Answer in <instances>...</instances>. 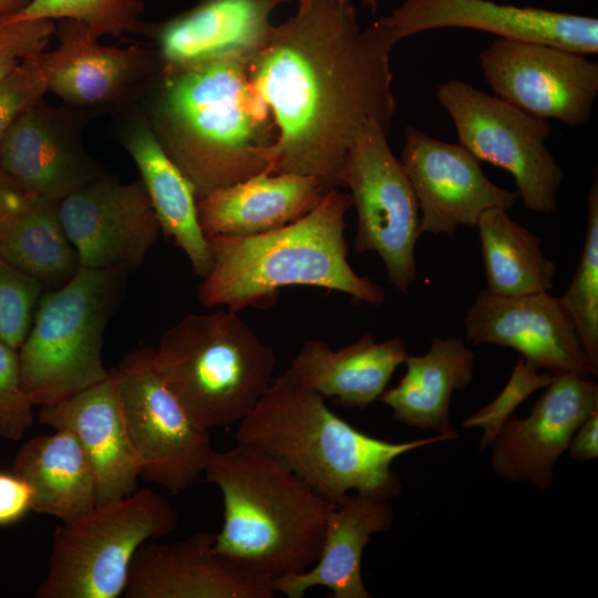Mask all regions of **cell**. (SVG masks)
<instances>
[{"label":"cell","mask_w":598,"mask_h":598,"mask_svg":"<svg viewBox=\"0 0 598 598\" xmlns=\"http://www.w3.org/2000/svg\"><path fill=\"white\" fill-rule=\"evenodd\" d=\"M494 95L544 120L589 122L598 95V64L555 45L496 38L480 53Z\"/></svg>","instance_id":"7c38bea8"},{"label":"cell","mask_w":598,"mask_h":598,"mask_svg":"<svg viewBox=\"0 0 598 598\" xmlns=\"http://www.w3.org/2000/svg\"><path fill=\"white\" fill-rule=\"evenodd\" d=\"M177 525V513L151 488L97 504L55 527L48 571L35 596L117 598L125 591L137 549L172 533Z\"/></svg>","instance_id":"ba28073f"},{"label":"cell","mask_w":598,"mask_h":598,"mask_svg":"<svg viewBox=\"0 0 598 598\" xmlns=\"http://www.w3.org/2000/svg\"><path fill=\"white\" fill-rule=\"evenodd\" d=\"M398 42L380 20L361 30L351 0H312L272 25L248 61L278 132L268 173L342 187L343 163L367 122L390 128L396 110L390 54Z\"/></svg>","instance_id":"6da1fadb"},{"label":"cell","mask_w":598,"mask_h":598,"mask_svg":"<svg viewBox=\"0 0 598 598\" xmlns=\"http://www.w3.org/2000/svg\"><path fill=\"white\" fill-rule=\"evenodd\" d=\"M33 406L22 388L18 351L0 339V435L22 437L33 425Z\"/></svg>","instance_id":"e575fe53"},{"label":"cell","mask_w":598,"mask_h":598,"mask_svg":"<svg viewBox=\"0 0 598 598\" xmlns=\"http://www.w3.org/2000/svg\"><path fill=\"white\" fill-rule=\"evenodd\" d=\"M379 20L398 41L434 29L466 28L586 55L598 52L596 18L491 0H404Z\"/></svg>","instance_id":"e0dca14e"},{"label":"cell","mask_w":598,"mask_h":598,"mask_svg":"<svg viewBox=\"0 0 598 598\" xmlns=\"http://www.w3.org/2000/svg\"><path fill=\"white\" fill-rule=\"evenodd\" d=\"M235 440L276 460L334 506L350 492L385 501L398 497L402 482L393 462L452 439L435 434L389 442L368 435L333 413L326 398L288 368L238 423Z\"/></svg>","instance_id":"3957f363"},{"label":"cell","mask_w":598,"mask_h":598,"mask_svg":"<svg viewBox=\"0 0 598 598\" xmlns=\"http://www.w3.org/2000/svg\"><path fill=\"white\" fill-rule=\"evenodd\" d=\"M400 383L385 389L378 401L392 410V417L408 426L457 437L450 420L455 391L472 382L475 354L460 337L433 338L427 352L406 355Z\"/></svg>","instance_id":"4316f807"},{"label":"cell","mask_w":598,"mask_h":598,"mask_svg":"<svg viewBox=\"0 0 598 598\" xmlns=\"http://www.w3.org/2000/svg\"><path fill=\"white\" fill-rule=\"evenodd\" d=\"M582 342L591 377L598 374V178L587 195V227L575 275L560 297Z\"/></svg>","instance_id":"4dcf8cb0"},{"label":"cell","mask_w":598,"mask_h":598,"mask_svg":"<svg viewBox=\"0 0 598 598\" xmlns=\"http://www.w3.org/2000/svg\"><path fill=\"white\" fill-rule=\"evenodd\" d=\"M43 53L27 59L0 82V148L17 118L48 92Z\"/></svg>","instance_id":"d590c367"},{"label":"cell","mask_w":598,"mask_h":598,"mask_svg":"<svg viewBox=\"0 0 598 598\" xmlns=\"http://www.w3.org/2000/svg\"><path fill=\"white\" fill-rule=\"evenodd\" d=\"M55 23L51 19H28L0 23V82L27 59L44 52Z\"/></svg>","instance_id":"8d00e7d4"},{"label":"cell","mask_w":598,"mask_h":598,"mask_svg":"<svg viewBox=\"0 0 598 598\" xmlns=\"http://www.w3.org/2000/svg\"><path fill=\"white\" fill-rule=\"evenodd\" d=\"M312 0H298V6H305L311 2ZM362 2L371 9L372 12H375L378 9V0H362Z\"/></svg>","instance_id":"b9f144b4"},{"label":"cell","mask_w":598,"mask_h":598,"mask_svg":"<svg viewBox=\"0 0 598 598\" xmlns=\"http://www.w3.org/2000/svg\"><path fill=\"white\" fill-rule=\"evenodd\" d=\"M290 0H200L156 28L159 66L250 59L267 42L272 11Z\"/></svg>","instance_id":"ffe728a7"},{"label":"cell","mask_w":598,"mask_h":598,"mask_svg":"<svg viewBox=\"0 0 598 598\" xmlns=\"http://www.w3.org/2000/svg\"><path fill=\"white\" fill-rule=\"evenodd\" d=\"M328 189L315 177L261 172L197 199L210 237H247L290 224L311 212Z\"/></svg>","instance_id":"603a6c76"},{"label":"cell","mask_w":598,"mask_h":598,"mask_svg":"<svg viewBox=\"0 0 598 598\" xmlns=\"http://www.w3.org/2000/svg\"><path fill=\"white\" fill-rule=\"evenodd\" d=\"M351 206L350 194L332 188L311 212L282 227L207 238L214 264L198 287L199 301L239 312L272 306L283 287L312 286L380 306L383 287L358 275L348 260L344 230Z\"/></svg>","instance_id":"277c9868"},{"label":"cell","mask_w":598,"mask_h":598,"mask_svg":"<svg viewBox=\"0 0 598 598\" xmlns=\"http://www.w3.org/2000/svg\"><path fill=\"white\" fill-rule=\"evenodd\" d=\"M126 277L80 267L66 283L43 292L18 350L22 388L33 405L60 402L109 378L104 332Z\"/></svg>","instance_id":"52a82bcc"},{"label":"cell","mask_w":598,"mask_h":598,"mask_svg":"<svg viewBox=\"0 0 598 598\" xmlns=\"http://www.w3.org/2000/svg\"><path fill=\"white\" fill-rule=\"evenodd\" d=\"M406 355L403 338L377 342L372 333L365 332L338 350L322 340L306 341L289 368L326 399L363 410L379 400Z\"/></svg>","instance_id":"d4e9b609"},{"label":"cell","mask_w":598,"mask_h":598,"mask_svg":"<svg viewBox=\"0 0 598 598\" xmlns=\"http://www.w3.org/2000/svg\"><path fill=\"white\" fill-rule=\"evenodd\" d=\"M123 144L140 171L161 231L186 255L194 274L205 278L214 256L199 225L194 186L165 152L147 120H134Z\"/></svg>","instance_id":"484cf974"},{"label":"cell","mask_w":598,"mask_h":598,"mask_svg":"<svg viewBox=\"0 0 598 598\" xmlns=\"http://www.w3.org/2000/svg\"><path fill=\"white\" fill-rule=\"evenodd\" d=\"M216 533L198 530L135 553L126 598H272L274 582L214 549Z\"/></svg>","instance_id":"ac0fdd59"},{"label":"cell","mask_w":598,"mask_h":598,"mask_svg":"<svg viewBox=\"0 0 598 598\" xmlns=\"http://www.w3.org/2000/svg\"><path fill=\"white\" fill-rule=\"evenodd\" d=\"M388 132L375 120L367 122L346 157L341 183L350 189L358 216L354 250L377 252L389 282L406 293L417 274L420 207Z\"/></svg>","instance_id":"8fae6325"},{"label":"cell","mask_w":598,"mask_h":598,"mask_svg":"<svg viewBox=\"0 0 598 598\" xmlns=\"http://www.w3.org/2000/svg\"><path fill=\"white\" fill-rule=\"evenodd\" d=\"M142 11L143 4L138 0H32L4 22L71 19L82 22L92 35L100 39L140 32Z\"/></svg>","instance_id":"1f68e13d"},{"label":"cell","mask_w":598,"mask_h":598,"mask_svg":"<svg viewBox=\"0 0 598 598\" xmlns=\"http://www.w3.org/2000/svg\"><path fill=\"white\" fill-rule=\"evenodd\" d=\"M571 460L590 462L598 457V409L579 425L568 445Z\"/></svg>","instance_id":"f35d334b"},{"label":"cell","mask_w":598,"mask_h":598,"mask_svg":"<svg viewBox=\"0 0 598 598\" xmlns=\"http://www.w3.org/2000/svg\"><path fill=\"white\" fill-rule=\"evenodd\" d=\"M244 58L159 68L147 120L197 199L268 173L277 126Z\"/></svg>","instance_id":"7a4b0ae2"},{"label":"cell","mask_w":598,"mask_h":598,"mask_svg":"<svg viewBox=\"0 0 598 598\" xmlns=\"http://www.w3.org/2000/svg\"><path fill=\"white\" fill-rule=\"evenodd\" d=\"M39 421L71 432L90 462L96 505L137 489L140 470L125 431L112 372L104 381L65 400L40 406Z\"/></svg>","instance_id":"44dd1931"},{"label":"cell","mask_w":598,"mask_h":598,"mask_svg":"<svg viewBox=\"0 0 598 598\" xmlns=\"http://www.w3.org/2000/svg\"><path fill=\"white\" fill-rule=\"evenodd\" d=\"M420 207V234L453 237L475 227L491 208L509 210L519 199L489 181L480 161L461 144L439 141L408 125L400 159Z\"/></svg>","instance_id":"5bb4252c"},{"label":"cell","mask_w":598,"mask_h":598,"mask_svg":"<svg viewBox=\"0 0 598 598\" xmlns=\"http://www.w3.org/2000/svg\"><path fill=\"white\" fill-rule=\"evenodd\" d=\"M140 477L178 494L204 472L213 451L209 431L197 424L142 347L111 370Z\"/></svg>","instance_id":"30bf717a"},{"label":"cell","mask_w":598,"mask_h":598,"mask_svg":"<svg viewBox=\"0 0 598 598\" xmlns=\"http://www.w3.org/2000/svg\"><path fill=\"white\" fill-rule=\"evenodd\" d=\"M13 472L32 487V511L76 519L96 505L94 474L85 452L69 431L55 429L29 440L18 452Z\"/></svg>","instance_id":"83f0119b"},{"label":"cell","mask_w":598,"mask_h":598,"mask_svg":"<svg viewBox=\"0 0 598 598\" xmlns=\"http://www.w3.org/2000/svg\"><path fill=\"white\" fill-rule=\"evenodd\" d=\"M435 97L452 118L460 144L480 162L509 173L529 210H556L564 172L545 144L551 131L547 120L461 80L440 84Z\"/></svg>","instance_id":"9c48e42d"},{"label":"cell","mask_w":598,"mask_h":598,"mask_svg":"<svg viewBox=\"0 0 598 598\" xmlns=\"http://www.w3.org/2000/svg\"><path fill=\"white\" fill-rule=\"evenodd\" d=\"M32 0H0V23L23 10Z\"/></svg>","instance_id":"60d3db41"},{"label":"cell","mask_w":598,"mask_h":598,"mask_svg":"<svg viewBox=\"0 0 598 598\" xmlns=\"http://www.w3.org/2000/svg\"><path fill=\"white\" fill-rule=\"evenodd\" d=\"M58 213L81 267L90 269L135 272L161 233L141 181L100 176L58 202Z\"/></svg>","instance_id":"4fadbf2b"},{"label":"cell","mask_w":598,"mask_h":598,"mask_svg":"<svg viewBox=\"0 0 598 598\" xmlns=\"http://www.w3.org/2000/svg\"><path fill=\"white\" fill-rule=\"evenodd\" d=\"M28 196L0 172V224L22 206Z\"/></svg>","instance_id":"ab89813d"},{"label":"cell","mask_w":598,"mask_h":598,"mask_svg":"<svg viewBox=\"0 0 598 598\" xmlns=\"http://www.w3.org/2000/svg\"><path fill=\"white\" fill-rule=\"evenodd\" d=\"M553 379L548 371L539 372L522 357L518 358L511 378L503 391L488 405L465 419L463 427H481L483 435L480 452L489 447L503 423L515 409L538 389L546 388Z\"/></svg>","instance_id":"836d02e7"},{"label":"cell","mask_w":598,"mask_h":598,"mask_svg":"<svg viewBox=\"0 0 598 598\" xmlns=\"http://www.w3.org/2000/svg\"><path fill=\"white\" fill-rule=\"evenodd\" d=\"M476 227L488 291L515 297L554 287L556 265L544 255L543 238L512 219L508 210L487 209Z\"/></svg>","instance_id":"f546056e"},{"label":"cell","mask_w":598,"mask_h":598,"mask_svg":"<svg viewBox=\"0 0 598 598\" xmlns=\"http://www.w3.org/2000/svg\"><path fill=\"white\" fill-rule=\"evenodd\" d=\"M45 287L0 257V339L19 350Z\"/></svg>","instance_id":"d6a6232c"},{"label":"cell","mask_w":598,"mask_h":598,"mask_svg":"<svg viewBox=\"0 0 598 598\" xmlns=\"http://www.w3.org/2000/svg\"><path fill=\"white\" fill-rule=\"evenodd\" d=\"M153 364L192 419L206 430L239 423L272 381L274 349L238 312L190 313L167 328Z\"/></svg>","instance_id":"8992f818"},{"label":"cell","mask_w":598,"mask_h":598,"mask_svg":"<svg viewBox=\"0 0 598 598\" xmlns=\"http://www.w3.org/2000/svg\"><path fill=\"white\" fill-rule=\"evenodd\" d=\"M59 45L43 53L47 91L73 106H99L125 97L153 70L157 54L138 47L103 45L71 19L55 24Z\"/></svg>","instance_id":"d6986e66"},{"label":"cell","mask_w":598,"mask_h":598,"mask_svg":"<svg viewBox=\"0 0 598 598\" xmlns=\"http://www.w3.org/2000/svg\"><path fill=\"white\" fill-rule=\"evenodd\" d=\"M33 489L21 476L0 472V526L19 520L32 509Z\"/></svg>","instance_id":"74e56055"},{"label":"cell","mask_w":598,"mask_h":598,"mask_svg":"<svg viewBox=\"0 0 598 598\" xmlns=\"http://www.w3.org/2000/svg\"><path fill=\"white\" fill-rule=\"evenodd\" d=\"M579 373L553 374L525 419L508 417L489 447L493 472L539 491L553 486L554 470L579 425L598 409V385Z\"/></svg>","instance_id":"9a60e30c"},{"label":"cell","mask_w":598,"mask_h":598,"mask_svg":"<svg viewBox=\"0 0 598 598\" xmlns=\"http://www.w3.org/2000/svg\"><path fill=\"white\" fill-rule=\"evenodd\" d=\"M203 474L223 495L216 551L272 582L316 564L333 505L297 475L239 443L213 450Z\"/></svg>","instance_id":"5b68a950"},{"label":"cell","mask_w":598,"mask_h":598,"mask_svg":"<svg viewBox=\"0 0 598 598\" xmlns=\"http://www.w3.org/2000/svg\"><path fill=\"white\" fill-rule=\"evenodd\" d=\"M466 340L516 350L538 370L591 377L579 333L560 297L549 291L504 297L486 288L465 315Z\"/></svg>","instance_id":"2e32d148"},{"label":"cell","mask_w":598,"mask_h":598,"mask_svg":"<svg viewBox=\"0 0 598 598\" xmlns=\"http://www.w3.org/2000/svg\"><path fill=\"white\" fill-rule=\"evenodd\" d=\"M0 172L27 195L53 202L101 176L63 118L42 100L8 131L0 148Z\"/></svg>","instance_id":"7402d4cb"},{"label":"cell","mask_w":598,"mask_h":598,"mask_svg":"<svg viewBox=\"0 0 598 598\" xmlns=\"http://www.w3.org/2000/svg\"><path fill=\"white\" fill-rule=\"evenodd\" d=\"M0 257L48 290L66 283L81 267L62 227L58 202L30 195L0 224Z\"/></svg>","instance_id":"f1b7e54d"},{"label":"cell","mask_w":598,"mask_h":598,"mask_svg":"<svg viewBox=\"0 0 598 598\" xmlns=\"http://www.w3.org/2000/svg\"><path fill=\"white\" fill-rule=\"evenodd\" d=\"M389 502L359 492L344 495L332 508L316 564L274 580L275 591L302 598L312 587H326L332 598H371L362 578V555L371 537L393 524Z\"/></svg>","instance_id":"cb8c5ba5"}]
</instances>
